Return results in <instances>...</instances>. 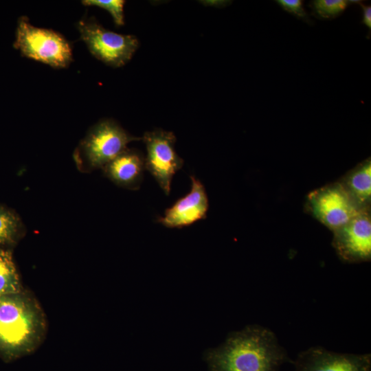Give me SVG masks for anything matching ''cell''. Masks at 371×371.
<instances>
[{
	"mask_svg": "<svg viewBox=\"0 0 371 371\" xmlns=\"http://www.w3.org/2000/svg\"><path fill=\"white\" fill-rule=\"evenodd\" d=\"M142 139L146 149V170L169 195L173 176L183 165V160L175 148L176 137L172 132L156 129L146 132Z\"/></svg>",
	"mask_w": 371,
	"mask_h": 371,
	"instance_id": "cell-6",
	"label": "cell"
},
{
	"mask_svg": "<svg viewBox=\"0 0 371 371\" xmlns=\"http://www.w3.org/2000/svg\"><path fill=\"white\" fill-rule=\"evenodd\" d=\"M19 292V278L12 255L0 250V298Z\"/></svg>",
	"mask_w": 371,
	"mask_h": 371,
	"instance_id": "cell-13",
	"label": "cell"
},
{
	"mask_svg": "<svg viewBox=\"0 0 371 371\" xmlns=\"http://www.w3.org/2000/svg\"><path fill=\"white\" fill-rule=\"evenodd\" d=\"M85 5H95L107 10L113 17L117 25H124V5L123 0H84Z\"/></svg>",
	"mask_w": 371,
	"mask_h": 371,
	"instance_id": "cell-16",
	"label": "cell"
},
{
	"mask_svg": "<svg viewBox=\"0 0 371 371\" xmlns=\"http://www.w3.org/2000/svg\"><path fill=\"white\" fill-rule=\"evenodd\" d=\"M348 4L345 0H315L311 3V8L318 17L331 19L341 14Z\"/></svg>",
	"mask_w": 371,
	"mask_h": 371,
	"instance_id": "cell-15",
	"label": "cell"
},
{
	"mask_svg": "<svg viewBox=\"0 0 371 371\" xmlns=\"http://www.w3.org/2000/svg\"><path fill=\"white\" fill-rule=\"evenodd\" d=\"M14 46L23 56L56 68L65 67L72 60L71 46L64 36L32 25L25 16L18 20Z\"/></svg>",
	"mask_w": 371,
	"mask_h": 371,
	"instance_id": "cell-4",
	"label": "cell"
},
{
	"mask_svg": "<svg viewBox=\"0 0 371 371\" xmlns=\"http://www.w3.org/2000/svg\"><path fill=\"white\" fill-rule=\"evenodd\" d=\"M281 357L275 334L258 325L233 333L209 355L214 371H272Z\"/></svg>",
	"mask_w": 371,
	"mask_h": 371,
	"instance_id": "cell-1",
	"label": "cell"
},
{
	"mask_svg": "<svg viewBox=\"0 0 371 371\" xmlns=\"http://www.w3.org/2000/svg\"><path fill=\"white\" fill-rule=\"evenodd\" d=\"M302 371H368V355L336 354L319 348L309 350Z\"/></svg>",
	"mask_w": 371,
	"mask_h": 371,
	"instance_id": "cell-11",
	"label": "cell"
},
{
	"mask_svg": "<svg viewBox=\"0 0 371 371\" xmlns=\"http://www.w3.org/2000/svg\"><path fill=\"white\" fill-rule=\"evenodd\" d=\"M21 227L19 217L9 209L0 206V245L14 241Z\"/></svg>",
	"mask_w": 371,
	"mask_h": 371,
	"instance_id": "cell-14",
	"label": "cell"
},
{
	"mask_svg": "<svg viewBox=\"0 0 371 371\" xmlns=\"http://www.w3.org/2000/svg\"><path fill=\"white\" fill-rule=\"evenodd\" d=\"M102 170L104 175L117 186L135 190L143 181L145 157L139 150L126 148Z\"/></svg>",
	"mask_w": 371,
	"mask_h": 371,
	"instance_id": "cell-10",
	"label": "cell"
},
{
	"mask_svg": "<svg viewBox=\"0 0 371 371\" xmlns=\"http://www.w3.org/2000/svg\"><path fill=\"white\" fill-rule=\"evenodd\" d=\"M333 245L344 260L368 261L371 257V220L368 207L333 232Z\"/></svg>",
	"mask_w": 371,
	"mask_h": 371,
	"instance_id": "cell-8",
	"label": "cell"
},
{
	"mask_svg": "<svg viewBox=\"0 0 371 371\" xmlns=\"http://www.w3.org/2000/svg\"><path fill=\"white\" fill-rule=\"evenodd\" d=\"M142 139L129 135L111 120H104L88 131L74 152L78 168L89 172L102 168L127 148L128 143Z\"/></svg>",
	"mask_w": 371,
	"mask_h": 371,
	"instance_id": "cell-3",
	"label": "cell"
},
{
	"mask_svg": "<svg viewBox=\"0 0 371 371\" xmlns=\"http://www.w3.org/2000/svg\"><path fill=\"white\" fill-rule=\"evenodd\" d=\"M308 206L315 217L333 232L367 208L360 206L342 183L313 191L308 196Z\"/></svg>",
	"mask_w": 371,
	"mask_h": 371,
	"instance_id": "cell-7",
	"label": "cell"
},
{
	"mask_svg": "<svg viewBox=\"0 0 371 371\" xmlns=\"http://www.w3.org/2000/svg\"><path fill=\"white\" fill-rule=\"evenodd\" d=\"M342 185L362 207H368L371 198V162L368 159L350 172Z\"/></svg>",
	"mask_w": 371,
	"mask_h": 371,
	"instance_id": "cell-12",
	"label": "cell"
},
{
	"mask_svg": "<svg viewBox=\"0 0 371 371\" xmlns=\"http://www.w3.org/2000/svg\"><path fill=\"white\" fill-rule=\"evenodd\" d=\"M77 25L81 39L90 52L110 66L118 67L124 65L138 47L139 42L135 36L106 30L94 19H82Z\"/></svg>",
	"mask_w": 371,
	"mask_h": 371,
	"instance_id": "cell-5",
	"label": "cell"
},
{
	"mask_svg": "<svg viewBox=\"0 0 371 371\" xmlns=\"http://www.w3.org/2000/svg\"><path fill=\"white\" fill-rule=\"evenodd\" d=\"M276 2L286 12H290L298 18L310 22V19L302 6L301 0H277Z\"/></svg>",
	"mask_w": 371,
	"mask_h": 371,
	"instance_id": "cell-17",
	"label": "cell"
},
{
	"mask_svg": "<svg viewBox=\"0 0 371 371\" xmlns=\"http://www.w3.org/2000/svg\"><path fill=\"white\" fill-rule=\"evenodd\" d=\"M45 322L41 308L19 293L0 298V347L11 353L32 351L41 339Z\"/></svg>",
	"mask_w": 371,
	"mask_h": 371,
	"instance_id": "cell-2",
	"label": "cell"
},
{
	"mask_svg": "<svg viewBox=\"0 0 371 371\" xmlns=\"http://www.w3.org/2000/svg\"><path fill=\"white\" fill-rule=\"evenodd\" d=\"M189 193L168 207L157 222L169 228H181L206 218L209 208L204 186L194 176L190 177Z\"/></svg>",
	"mask_w": 371,
	"mask_h": 371,
	"instance_id": "cell-9",
	"label": "cell"
},
{
	"mask_svg": "<svg viewBox=\"0 0 371 371\" xmlns=\"http://www.w3.org/2000/svg\"><path fill=\"white\" fill-rule=\"evenodd\" d=\"M362 10H363V20L362 23L368 27L369 30L371 28V6L365 5L362 3H359Z\"/></svg>",
	"mask_w": 371,
	"mask_h": 371,
	"instance_id": "cell-18",
	"label": "cell"
}]
</instances>
